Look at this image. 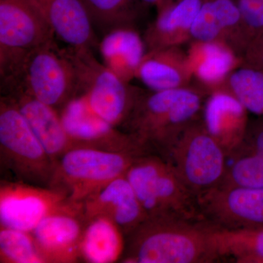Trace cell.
Wrapping results in <instances>:
<instances>
[{
  "label": "cell",
  "mask_w": 263,
  "mask_h": 263,
  "mask_svg": "<svg viewBox=\"0 0 263 263\" xmlns=\"http://www.w3.org/2000/svg\"><path fill=\"white\" fill-rule=\"evenodd\" d=\"M202 219L222 230L263 228V188L219 185L197 196Z\"/></svg>",
  "instance_id": "obj_10"
},
{
  "label": "cell",
  "mask_w": 263,
  "mask_h": 263,
  "mask_svg": "<svg viewBox=\"0 0 263 263\" xmlns=\"http://www.w3.org/2000/svg\"><path fill=\"white\" fill-rule=\"evenodd\" d=\"M81 241V254L92 263L116 262L124 249L119 227L110 219L97 217L89 220Z\"/></svg>",
  "instance_id": "obj_23"
},
{
  "label": "cell",
  "mask_w": 263,
  "mask_h": 263,
  "mask_svg": "<svg viewBox=\"0 0 263 263\" xmlns=\"http://www.w3.org/2000/svg\"><path fill=\"white\" fill-rule=\"evenodd\" d=\"M219 230L204 219L148 218L129 236L124 260L211 263L222 258Z\"/></svg>",
  "instance_id": "obj_1"
},
{
  "label": "cell",
  "mask_w": 263,
  "mask_h": 263,
  "mask_svg": "<svg viewBox=\"0 0 263 263\" xmlns=\"http://www.w3.org/2000/svg\"><path fill=\"white\" fill-rule=\"evenodd\" d=\"M253 155L263 158V122L248 126L241 143L228 158L238 156Z\"/></svg>",
  "instance_id": "obj_30"
},
{
  "label": "cell",
  "mask_w": 263,
  "mask_h": 263,
  "mask_svg": "<svg viewBox=\"0 0 263 263\" xmlns=\"http://www.w3.org/2000/svg\"><path fill=\"white\" fill-rule=\"evenodd\" d=\"M68 52L77 70L80 92L91 108L114 127L125 122L139 93L98 61L89 48H70Z\"/></svg>",
  "instance_id": "obj_9"
},
{
  "label": "cell",
  "mask_w": 263,
  "mask_h": 263,
  "mask_svg": "<svg viewBox=\"0 0 263 263\" xmlns=\"http://www.w3.org/2000/svg\"><path fill=\"white\" fill-rule=\"evenodd\" d=\"M57 37L70 48L96 45L94 25L81 0H29Z\"/></svg>",
  "instance_id": "obj_16"
},
{
  "label": "cell",
  "mask_w": 263,
  "mask_h": 263,
  "mask_svg": "<svg viewBox=\"0 0 263 263\" xmlns=\"http://www.w3.org/2000/svg\"><path fill=\"white\" fill-rule=\"evenodd\" d=\"M224 87L248 112L263 115V70L253 65L238 66L226 80Z\"/></svg>",
  "instance_id": "obj_24"
},
{
  "label": "cell",
  "mask_w": 263,
  "mask_h": 263,
  "mask_svg": "<svg viewBox=\"0 0 263 263\" xmlns=\"http://www.w3.org/2000/svg\"><path fill=\"white\" fill-rule=\"evenodd\" d=\"M141 149L112 151L74 146L64 154L55 166L51 183L70 201L81 203L114 179L124 176L141 156Z\"/></svg>",
  "instance_id": "obj_3"
},
{
  "label": "cell",
  "mask_w": 263,
  "mask_h": 263,
  "mask_svg": "<svg viewBox=\"0 0 263 263\" xmlns=\"http://www.w3.org/2000/svg\"><path fill=\"white\" fill-rule=\"evenodd\" d=\"M0 257L2 262H45L30 233L1 227Z\"/></svg>",
  "instance_id": "obj_27"
},
{
  "label": "cell",
  "mask_w": 263,
  "mask_h": 263,
  "mask_svg": "<svg viewBox=\"0 0 263 263\" xmlns=\"http://www.w3.org/2000/svg\"><path fill=\"white\" fill-rule=\"evenodd\" d=\"M236 1L241 15L242 30L248 35L249 43L263 31V0Z\"/></svg>",
  "instance_id": "obj_29"
},
{
  "label": "cell",
  "mask_w": 263,
  "mask_h": 263,
  "mask_svg": "<svg viewBox=\"0 0 263 263\" xmlns=\"http://www.w3.org/2000/svg\"><path fill=\"white\" fill-rule=\"evenodd\" d=\"M125 176L148 218L202 219L196 195L186 187L171 162L160 156H141Z\"/></svg>",
  "instance_id": "obj_4"
},
{
  "label": "cell",
  "mask_w": 263,
  "mask_h": 263,
  "mask_svg": "<svg viewBox=\"0 0 263 263\" xmlns=\"http://www.w3.org/2000/svg\"><path fill=\"white\" fill-rule=\"evenodd\" d=\"M62 125L72 146L102 149H141V146L129 134L119 133L91 108L84 93L76 95L64 105Z\"/></svg>",
  "instance_id": "obj_12"
},
{
  "label": "cell",
  "mask_w": 263,
  "mask_h": 263,
  "mask_svg": "<svg viewBox=\"0 0 263 263\" xmlns=\"http://www.w3.org/2000/svg\"><path fill=\"white\" fill-rule=\"evenodd\" d=\"M246 57L247 64L263 70V31L248 43Z\"/></svg>",
  "instance_id": "obj_31"
},
{
  "label": "cell",
  "mask_w": 263,
  "mask_h": 263,
  "mask_svg": "<svg viewBox=\"0 0 263 263\" xmlns=\"http://www.w3.org/2000/svg\"><path fill=\"white\" fill-rule=\"evenodd\" d=\"M136 79L152 91L186 87L193 79L186 53L179 47L149 50L142 61Z\"/></svg>",
  "instance_id": "obj_19"
},
{
  "label": "cell",
  "mask_w": 263,
  "mask_h": 263,
  "mask_svg": "<svg viewBox=\"0 0 263 263\" xmlns=\"http://www.w3.org/2000/svg\"><path fill=\"white\" fill-rule=\"evenodd\" d=\"M0 146L3 160L19 177L51 183L56 164L10 97L0 103Z\"/></svg>",
  "instance_id": "obj_8"
},
{
  "label": "cell",
  "mask_w": 263,
  "mask_h": 263,
  "mask_svg": "<svg viewBox=\"0 0 263 263\" xmlns=\"http://www.w3.org/2000/svg\"><path fill=\"white\" fill-rule=\"evenodd\" d=\"M56 36L29 0H0V74L5 83L18 73L37 48Z\"/></svg>",
  "instance_id": "obj_6"
},
{
  "label": "cell",
  "mask_w": 263,
  "mask_h": 263,
  "mask_svg": "<svg viewBox=\"0 0 263 263\" xmlns=\"http://www.w3.org/2000/svg\"><path fill=\"white\" fill-rule=\"evenodd\" d=\"M81 203L70 202L67 206L43 219L32 235L45 262H69L81 254L82 224L79 216Z\"/></svg>",
  "instance_id": "obj_13"
},
{
  "label": "cell",
  "mask_w": 263,
  "mask_h": 263,
  "mask_svg": "<svg viewBox=\"0 0 263 263\" xmlns=\"http://www.w3.org/2000/svg\"><path fill=\"white\" fill-rule=\"evenodd\" d=\"M12 90H21L55 108L65 105L80 93L79 77L68 51H60L55 42L33 51L13 80Z\"/></svg>",
  "instance_id": "obj_5"
},
{
  "label": "cell",
  "mask_w": 263,
  "mask_h": 263,
  "mask_svg": "<svg viewBox=\"0 0 263 263\" xmlns=\"http://www.w3.org/2000/svg\"><path fill=\"white\" fill-rule=\"evenodd\" d=\"M176 1H179V0H164L163 5H162V7H163L164 5L169 4V3H174V2H176ZM162 7H161V8H162ZM160 8H159V9H160Z\"/></svg>",
  "instance_id": "obj_33"
},
{
  "label": "cell",
  "mask_w": 263,
  "mask_h": 263,
  "mask_svg": "<svg viewBox=\"0 0 263 263\" xmlns=\"http://www.w3.org/2000/svg\"><path fill=\"white\" fill-rule=\"evenodd\" d=\"M10 98L53 162L73 147L54 108L21 90H12Z\"/></svg>",
  "instance_id": "obj_17"
},
{
  "label": "cell",
  "mask_w": 263,
  "mask_h": 263,
  "mask_svg": "<svg viewBox=\"0 0 263 263\" xmlns=\"http://www.w3.org/2000/svg\"><path fill=\"white\" fill-rule=\"evenodd\" d=\"M228 164L219 185L263 188V158L253 155L238 156Z\"/></svg>",
  "instance_id": "obj_28"
},
{
  "label": "cell",
  "mask_w": 263,
  "mask_h": 263,
  "mask_svg": "<svg viewBox=\"0 0 263 263\" xmlns=\"http://www.w3.org/2000/svg\"><path fill=\"white\" fill-rule=\"evenodd\" d=\"M186 53L193 78L211 92L223 88L230 74L240 66V59L224 41H195Z\"/></svg>",
  "instance_id": "obj_18"
},
{
  "label": "cell",
  "mask_w": 263,
  "mask_h": 263,
  "mask_svg": "<svg viewBox=\"0 0 263 263\" xmlns=\"http://www.w3.org/2000/svg\"><path fill=\"white\" fill-rule=\"evenodd\" d=\"M167 161L197 197L219 186L228 167L226 152L200 119L185 129Z\"/></svg>",
  "instance_id": "obj_7"
},
{
  "label": "cell",
  "mask_w": 263,
  "mask_h": 263,
  "mask_svg": "<svg viewBox=\"0 0 263 263\" xmlns=\"http://www.w3.org/2000/svg\"><path fill=\"white\" fill-rule=\"evenodd\" d=\"M202 113L204 126L228 158L245 138L249 126L248 110L223 87L210 93Z\"/></svg>",
  "instance_id": "obj_15"
},
{
  "label": "cell",
  "mask_w": 263,
  "mask_h": 263,
  "mask_svg": "<svg viewBox=\"0 0 263 263\" xmlns=\"http://www.w3.org/2000/svg\"><path fill=\"white\" fill-rule=\"evenodd\" d=\"M204 0H179L158 9L143 38L149 50L179 47L191 38L192 26Z\"/></svg>",
  "instance_id": "obj_20"
},
{
  "label": "cell",
  "mask_w": 263,
  "mask_h": 263,
  "mask_svg": "<svg viewBox=\"0 0 263 263\" xmlns=\"http://www.w3.org/2000/svg\"><path fill=\"white\" fill-rule=\"evenodd\" d=\"M141 1L148 5H155L159 9L163 5L164 0H141Z\"/></svg>",
  "instance_id": "obj_32"
},
{
  "label": "cell",
  "mask_w": 263,
  "mask_h": 263,
  "mask_svg": "<svg viewBox=\"0 0 263 263\" xmlns=\"http://www.w3.org/2000/svg\"><path fill=\"white\" fill-rule=\"evenodd\" d=\"M223 259L240 263H263V228L219 230Z\"/></svg>",
  "instance_id": "obj_25"
},
{
  "label": "cell",
  "mask_w": 263,
  "mask_h": 263,
  "mask_svg": "<svg viewBox=\"0 0 263 263\" xmlns=\"http://www.w3.org/2000/svg\"><path fill=\"white\" fill-rule=\"evenodd\" d=\"M85 219L105 217L129 235L148 219L125 175L114 179L82 203Z\"/></svg>",
  "instance_id": "obj_14"
},
{
  "label": "cell",
  "mask_w": 263,
  "mask_h": 263,
  "mask_svg": "<svg viewBox=\"0 0 263 263\" xmlns=\"http://www.w3.org/2000/svg\"><path fill=\"white\" fill-rule=\"evenodd\" d=\"M263 116V115H262Z\"/></svg>",
  "instance_id": "obj_34"
},
{
  "label": "cell",
  "mask_w": 263,
  "mask_h": 263,
  "mask_svg": "<svg viewBox=\"0 0 263 263\" xmlns=\"http://www.w3.org/2000/svg\"><path fill=\"white\" fill-rule=\"evenodd\" d=\"M146 48L144 39L128 26L109 31L99 44L104 65L127 83L136 78Z\"/></svg>",
  "instance_id": "obj_21"
},
{
  "label": "cell",
  "mask_w": 263,
  "mask_h": 263,
  "mask_svg": "<svg viewBox=\"0 0 263 263\" xmlns=\"http://www.w3.org/2000/svg\"><path fill=\"white\" fill-rule=\"evenodd\" d=\"M202 95L193 88L152 91L139 95L126 119L133 138L148 154L167 160L183 132L199 119Z\"/></svg>",
  "instance_id": "obj_2"
},
{
  "label": "cell",
  "mask_w": 263,
  "mask_h": 263,
  "mask_svg": "<svg viewBox=\"0 0 263 263\" xmlns=\"http://www.w3.org/2000/svg\"><path fill=\"white\" fill-rule=\"evenodd\" d=\"M93 25L107 29L126 27L136 13L135 0H81Z\"/></svg>",
  "instance_id": "obj_26"
},
{
  "label": "cell",
  "mask_w": 263,
  "mask_h": 263,
  "mask_svg": "<svg viewBox=\"0 0 263 263\" xmlns=\"http://www.w3.org/2000/svg\"><path fill=\"white\" fill-rule=\"evenodd\" d=\"M70 202L65 194L57 190L6 183L0 189L1 227L32 233L46 216Z\"/></svg>",
  "instance_id": "obj_11"
},
{
  "label": "cell",
  "mask_w": 263,
  "mask_h": 263,
  "mask_svg": "<svg viewBox=\"0 0 263 263\" xmlns=\"http://www.w3.org/2000/svg\"><path fill=\"white\" fill-rule=\"evenodd\" d=\"M235 31L242 34L241 15L236 0H204L192 26L191 38L198 41H224L223 38Z\"/></svg>",
  "instance_id": "obj_22"
}]
</instances>
